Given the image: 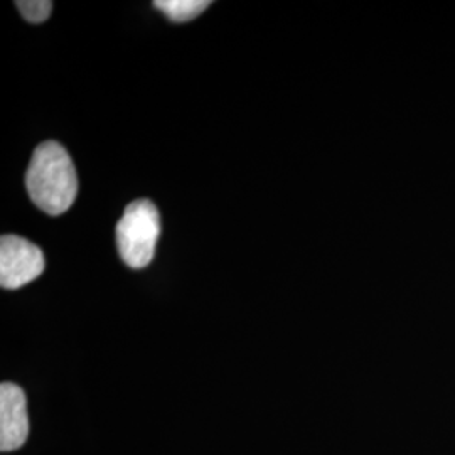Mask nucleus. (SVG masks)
<instances>
[{
    "label": "nucleus",
    "instance_id": "1",
    "mask_svg": "<svg viewBox=\"0 0 455 455\" xmlns=\"http://www.w3.org/2000/svg\"><path fill=\"white\" fill-rule=\"evenodd\" d=\"M26 188L34 204L51 216L63 214L73 206L78 195V176L65 147L48 140L34 150Z\"/></svg>",
    "mask_w": 455,
    "mask_h": 455
},
{
    "label": "nucleus",
    "instance_id": "2",
    "mask_svg": "<svg viewBox=\"0 0 455 455\" xmlns=\"http://www.w3.org/2000/svg\"><path fill=\"white\" fill-rule=\"evenodd\" d=\"M161 233V218L154 203L139 199L129 204L116 225V246L131 268H144L154 255Z\"/></svg>",
    "mask_w": 455,
    "mask_h": 455
},
{
    "label": "nucleus",
    "instance_id": "3",
    "mask_svg": "<svg viewBox=\"0 0 455 455\" xmlns=\"http://www.w3.org/2000/svg\"><path fill=\"white\" fill-rule=\"evenodd\" d=\"M46 260L39 246L22 236L4 235L0 240V285L16 291L44 272Z\"/></svg>",
    "mask_w": 455,
    "mask_h": 455
},
{
    "label": "nucleus",
    "instance_id": "4",
    "mask_svg": "<svg viewBox=\"0 0 455 455\" xmlns=\"http://www.w3.org/2000/svg\"><path fill=\"white\" fill-rule=\"evenodd\" d=\"M29 437L26 393L14 383L0 385V451L20 449Z\"/></svg>",
    "mask_w": 455,
    "mask_h": 455
},
{
    "label": "nucleus",
    "instance_id": "5",
    "mask_svg": "<svg viewBox=\"0 0 455 455\" xmlns=\"http://www.w3.org/2000/svg\"><path fill=\"white\" fill-rule=\"evenodd\" d=\"M212 2L208 0H157L154 5L174 22H188L203 14Z\"/></svg>",
    "mask_w": 455,
    "mask_h": 455
},
{
    "label": "nucleus",
    "instance_id": "6",
    "mask_svg": "<svg viewBox=\"0 0 455 455\" xmlns=\"http://www.w3.org/2000/svg\"><path fill=\"white\" fill-rule=\"evenodd\" d=\"M16 5L22 17L33 24L44 22L52 11L51 0H20L16 2Z\"/></svg>",
    "mask_w": 455,
    "mask_h": 455
}]
</instances>
